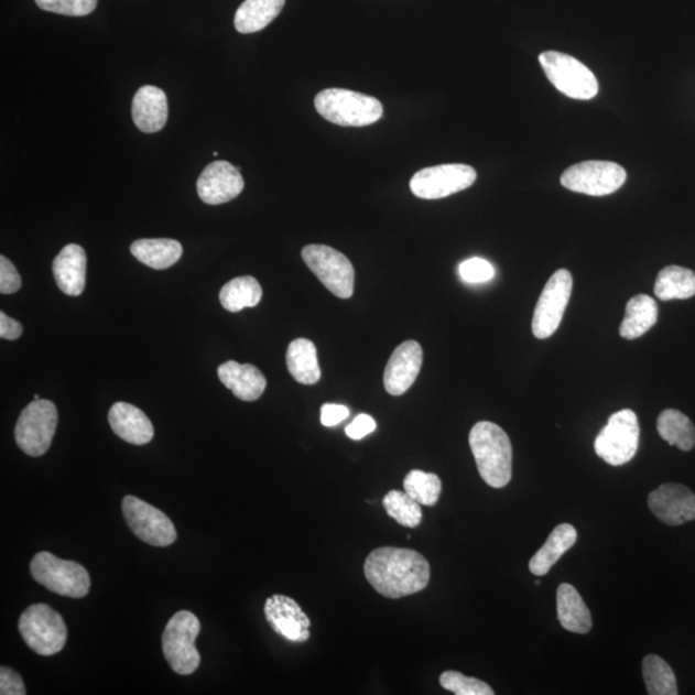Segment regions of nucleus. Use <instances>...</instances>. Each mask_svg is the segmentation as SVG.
<instances>
[{"instance_id":"obj_1","label":"nucleus","mask_w":695,"mask_h":695,"mask_svg":"<svg viewBox=\"0 0 695 695\" xmlns=\"http://www.w3.org/2000/svg\"><path fill=\"white\" fill-rule=\"evenodd\" d=\"M365 576L373 590L389 599L423 591L431 582V564L411 549L384 546L365 561Z\"/></svg>"},{"instance_id":"obj_2","label":"nucleus","mask_w":695,"mask_h":695,"mask_svg":"<svg viewBox=\"0 0 695 695\" xmlns=\"http://www.w3.org/2000/svg\"><path fill=\"white\" fill-rule=\"evenodd\" d=\"M480 478L493 488L507 487L513 475V447L509 435L499 425L479 422L469 434Z\"/></svg>"},{"instance_id":"obj_3","label":"nucleus","mask_w":695,"mask_h":695,"mask_svg":"<svg viewBox=\"0 0 695 695\" xmlns=\"http://www.w3.org/2000/svg\"><path fill=\"white\" fill-rule=\"evenodd\" d=\"M315 106L321 117L340 127L371 126L383 117L384 111L378 98L341 88L319 91Z\"/></svg>"},{"instance_id":"obj_4","label":"nucleus","mask_w":695,"mask_h":695,"mask_svg":"<svg viewBox=\"0 0 695 695\" xmlns=\"http://www.w3.org/2000/svg\"><path fill=\"white\" fill-rule=\"evenodd\" d=\"M35 582L59 597L82 599L90 590V577L79 563L59 560L48 552L37 553L30 564Z\"/></svg>"},{"instance_id":"obj_5","label":"nucleus","mask_w":695,"mask_h":695,"mask_svg":"<svg viewBox=\"0 0 695 695\" xmlns=\"http://www.w3.org/2000/svg\"><path fill=\"white\" fill-rule=\"evenodd\" d=\"M202 631L200 621L188 610L175 613L163 632V653L178 675H191L200 666L202 656L195 641Z\"/></svg>"},{"instance_id":"obj_6","label":"nucleus","mask_w":695,"mask_h":695,"mask_svg":"<svg viewBox=\"0 0 695 695\" xmlns=\"http://www.w3.org/2000/svg\"><path fill=\"white\" fill-rule=\"evenodd\" d=\"M19 631L26 645L43 656L63 651L67 641V628L63 616L47 605L26 608L19 621Z\"/></svg>"},{"instance_id":"obj_7","label":"nucleus","mask_w":695,"mask_h":695,"mask_svg":"<svg viewBox=\"0 0 695 695\" xmlns=\"http://www.w3.org/2000/svg\"><path fill=\"white\" fill-rule=\"evenodd\" d=\"M639 420L632 410L616 412L595 439V453L612 467H621L636 457L639 449Z\"/></svg>"},{"instance_id":"obj_8","label":"nucleus","mask_w":695,"mask_h":695,"mask_svg":"<svg viewBox=\"0 0 695 695\" xmlns=\"http://www.w3.org/2000/svg\"><path fill=\"white\" fill-rule=\"evenodd\" d=\"M539 59L550 83L563 95L587 101L599 94L597 76L575 57L547 51Z\"/></svg>"},{"instance_id":"obj_9","label":"nucleus","mask_w":695,"mask_h":695,"mask_svg":"<svg viewBox=\"0 0 695 695\" xmlns=\"http://www.w3.org/2000/svg\"><path fill=\"white\" fill-rule=\"evenodd\" d=\"M58 425L56 404L48 400H34L22 410L14 427L18 446L32 457L47 454Z\"/></svg>"},{"instance_id":"obj_10","label":"nucleus","mask_w":695,"mask_h":695,"mask_svg":"<svg viewBox=\"0 0 695 695\" xmlns=\"http://www.w3.org/2000/svg\"><path fill=\"white\" fill-rule=\"evenodd\" d=\"M302 258L308 269L335 296L349 300L354 295L355 269L340 251L326 246H308L302 250Z\"/></svg>"},{"instance_id":"obj_11","label":"nucleus","mask_w":695,"mask_h":695,"mask_svg":"<svg viewBox=\"0 0 695 695\" xmlns=\"http://www.w3.org/2000/svg\"><path fill=\"white\" fill-rule=\"evenodd\" d=\"M628 178L621 165L612 162H584L568 167L562 174V186L573 193L589 196L612 195Z\"/></svg>"},{"instance_id":"obj_12","label":"nucleus","mask_w":695,"mask_h":695,"mask_svg":"<svg viewBox=\"0 0 695 695\" xmlns=\"http://www.w3.org/2000/svg\"><path fill=\"white\" fill-rule=\"evenodd\" d=\"M477 172L465 164H445L419 171L410 182L412 194L424 200H438L475 185Z\"/></svg>"},{"instance_id":"obj_13","label":"nucleus","mask_w":695,"mask_h":695,"mask_svg":"<svg viewBox=\"0 0 695 695\" xmlns=\"http://www.w3.org/2000/svg\"><path fill=\"white\" fill-rule=\"evenodd\" d=\"M121 509L129 530L146 544L166 547L177 541L178 533L171 519L146 501L126 496Z\"/></svg>"},{"instance_id":"obj_14","label":"nucleus","mask_w":695,"mask_h":695,"mask_svg":"<svg viewBox=\"0 0 695 695\" xmlns=\"http://www.w3.org/2000/svg\"><path fill=\"white\" fill-rule=\"evenodd\" d=\"M572 287L573 279L567 270L556 271L547 281L533 313L532 333L537 339L550 338L561 326Z\"/></svg>"},{"instance_id":"obj_15","label":"nucleus","mask_w":695,"mask_h":695,"mask_svg":"<svg viewBox=\"0 0 695 695\" xmlns=\"http://www.w3.org/2000/svg\"><path fill=\"white\" fill-rule=\"evenodd\" d=\"M267 621L274 632L293 643H304L311 638V620L293 598L273 595L264 605Z\"/></svg>"},{"instance_id":"obj_16","label":"nucleus","mask_w":695,"mask_h":695,"mask_svg":"<svg viewBox=\"0 0 695 695\" xmlns=\"http://www.w3.org/2000/svg\"><path fill=\"white\" fill-rule=\"evenodd\" d=\"M648 507L667 525H682L695 519V495L683 485L666 484L656 488L649 495Z\"/></svg>"},{"instance_id":"obj_17","label":"nucleus","mask_w":695,"mask_h":695,"mask_svg":"<svg viewBox=\"0 0 695 695\" xmlns=\"http://www.w3.org/2000/svg\"><path fill=\"white\" fill-rule=\"evenodd\" d=\"M243 187H246V182L238 167L224 160L206 166L197 181L198 197L209 205L232 202L242 193Z\"/></svg>"},{"instance_id":"obj_18","label":"nucleus","mask_w":695,"mask_h":695,"mask_svg":"<svg viewBox=\"0 0 695 695\" xmlns=\"http://www.w3.org/2000/svg\"><path fill=\"white\" fill-rule=\"evenodd\" d=\"M423 365V348L415 340L397 347L384 372V387L392 395H402L415 383Z\"/></svg>"},{"instance_id":"obj_19","label":"nucleus","mask_w":695,"mask_h":695,"mask_svg":"<svg viewBox=\"0 0 695 695\" xmlns=\"http://www.w3.org/2000/svg\"><path fill=\"white\" fill-rule=\"evenodd\" d=\"M111 430L131 445H148L154 438V425L146 414L131 403L118 402L109 411Z\"/></svg>"},{"instance_id":"obj_20","label":"nucleus","mask_w":695,"mask_h":695,"mask_svg":"<svg viewBox=\"0 0 695 695\" xmlns=\"http://www.w3.org/2000/svg\"><path fill=\"white\" fill-rule=\"evenodd\" d=\"M53 274L61 292L68 296L82 295L87 280L86 250L76 243L66 246L53 261Z\"/></svg>"},{"instance_id":"obj_21","label":"nucleus","mask_w":695,"mask_h":695,"mask_svg":"<svg viewBox=\"0 0 695 695\" xmlns=\"http://www.w3.org/2000/svg\"><path fill=\"white\" fill-rule=\"evenodd\" d=\"M167 98L165 91L154 86L137 90L132 104L134 124L143 133L162 131L167 120Z\"/></svg>"},{"instance_id":"obj_22","label":"nucleus","mask_w":695,"mask_h":695,"mask_svg":"<svg viewBox=\"0 0 695 695\" xmlns=\"http://www.w3.org/2000/svg\"><path fill=\"white\" fill-rule=\"evenodd\" d=\"M218 378L239 400L254 402L267 388V380L253 365L227 361L219 366Z\"/></svg>"},{"instance_id":"obj_23","label":"nucleus","mask_w":695,"mask_h":695,"mask_svg":"<svg viewBox=\"0 0 695 695\" xmlns=\"http://www.w3.org/2000/svg\"><path fill=\"white\" fill-rule=\"evenodd\" d=\"M557 618L563 629L575 633H587L593 628V618L589 608L576 590L569 584H562L556 593Z\"/></svg>"},{"instance_id":"obj_24","label":"nucleus","mask_w":695,"mask_h":695,"mask_svg":"<svg viewBox=\"0 0 695 695\" xmlns=\"http://www.w3.org/2000/svg\"><path fill=\"white\" fill-rule=\"evenodd\" d=\"M577 531L575 526L563 523L550 533L547 541L530 562V571L534 576H546L557 561L576 544Z\"/></svg>"},{"instance_id":"obj_25","label":"nucleus","mask_w":695,"mask_h":695,"mask_svg":"<svg viewBox=\"0 0 695 695\" xmlns=\"http://www.w3.org/2000/svg\"><path fill=\"white\" fill-rule=\"evenodd\" d=\"M286 0H246L236 11L235 28L241 34L261 32L279 17Z\"/></svg>"},{"instance_id":"obj_26","label":"nucleus","mask_w":695,"mask_h":695,"mask_svg":"<svg viewBox=\"0 0 695 695\" xmlns=\"http://www.w3.org/2000/svg\"><path fill=\"white\" fill-rule=\"evenodd\" d=\"M659 321V305L653 297L641 294L631 297L626 305V315L620 327L623 339H638Z\"/></svg>"},{"instance_id":"obj_27","label":"nucleus","mask_w":695,"mask_h":695,"mask_svg":"<svg viewBox=\"0 0 695 695\" xmlns=\"http://www.w3.org/2000/svg\"><path fill=\"white\" fill-rule=\"evenodd\" d=\"M286 365L289 372L304 385L318 383L321 370L318 366L317 348L308 339H296L290 343L286 352Z\"/></svg>"},{"instance_id":"obj_28","label":"nucleus","mask_w":695,"mask_h":695,"mask_svg":"<svg viewBox=\"0 0 695 695\" xmlns=\"http://www.w3.org/2000/svg\"><path fill=\"white\" fill-rule=\"evenodd\" d=\"M131 253L150 269L166 270L180 261L183 248L172 239H142L132 243Z\"/></svg>"},{"instance_id":"obj_29","label":"nucleus","mask_w":695,"mask_h":695,"mask_svg":"<svg viewBox=\"0 0 695 695\" xmlns=\"http://www.w3.org/2000/svg\"><path fill=\"white\" fill-rule=\"evenodd\" d=\"M654 294L663 302L689 300L695 295V273L680 265H669L656 276Z\"/></svg>"},{"instance_id":"obj_30","label":"nucleus","mask_w":695,"mask_h":695,"mask_svg":"<svg viewBox=\"0 0 695 695\" xmlns=\"http://www.w3.org/2000/svg\"><path fill=\"white\" fill-rule=\"evenodd\" d=\"M656 431L663 441L684 453L695 446V426L683 412L674 409L664 410L656 420Z\"/></svg>"},{"instance_id":"obj_31","label":"nucleus","mask_w":695,"mask_h":695,"mask_svg":"<svg viewBox=\"0 0 695 695\" xmlns=\"http://www.w3.org/2000/svg\"><path fill=\"white\" fill-rule=\"evenodd\" d=\"M263 290L259 282L251 276H241L229 281L220 290L221 307L228 312H240L243 308L257 307L262 301Z\"/></svg>"},{"instance_id":"obj_32","label":"nucleus","mask_w":695,"mask_h":695,"mask_svg":"<svg viewBox=\"0 0 695 695\" xmlns=\"http://www.w3.org/2000/svg\"><path fill=\"white\" fill-rule=\"evenodd\" d=\"M643 676L648 694L676 695L678 693L674 671L659 655L645 656Z\"/></svg>"},{"instance_id":"obj_33","label":"nucleus","mask_w":695,"mask_h":695,"mask_svg":"<svg viewBox=\"0 0 695 695\" xmlns=\"http://www.w3.org/2000/svg\"><path fill=\"white\" fill-rule=\"evenodd\" d=\"M404 492L420 506L434 507L442 493V480L434 473L411 470L403 480Z\"/></svg>"},{"instance_id":"obj_34","label":"nucleus","mask_w":695,"mask_h":695,"mask_svg":"<svg viewBox=\"0 0 695 695\" xmlns=\"http://www.w3.org/2000/svg\"><path fill=\"white\" fill-rule=\"evenodd\" d=\"M383 507L387 514L403 526L416 529L423 521L422 506L406 492L397 490L388 492L383 499Z\"/></svg>"},{"instance_id":"obj_35","label":"nucleus","mask_w":695,"mask_h":695,"mask_svg":"<svg viewBox=\"0 0 695 695\" xmlns=\"http://www.w3.org/2000/svg\"><path fill=\"white\" fill-rule=\"evenodd\" d=\"M443 689L456 695H493L492 687L482 680L469 677L457 671H446L439 677Z\"/></svg>"},{"instance_id":"obj_36","label":"nucleus","mask_w":695,"mask_h":695,"mask_svg":"<svg viewBox=\"0 0 695 695\" xmlns=\"http://www.w3.org/2000/svg\"><path fill=\"white\" fill-rule=\"evenodd\" d=\"M40 9L64 17H88L96 10L98 0H35Z\"/></svg>"},{"instance_id":"obj_37","label":"nucleus","mask_w":695,"mask_h":695,"mask_svg":"<svg viewBox=\"0 0 695 695\" xmlns=\"http://www.w3.org/2000/svg\"><path fill=\"white\" fill-rule=\"evenodd\" d=\"M458 273L467 284H484L495 278V269L490 262L482 258H471L458 267Z\"/></svg>"},{"instance_id":"obj_38","label":"nucleus","mask_w":695,"mask_h":695,"mask_svg":"<svg viewBox=\"0 0 695 695\" xmlns=\"http://www.w3.org/2000/svg\"><path fill=\"white\" fill-rule=\"evenodd\" d=\"M21 287V278L17 267L4 256L0 257V293L10 295L18 293Z\"/></svg>"},{"instance_id":"obj_39","label":"nucleus","mask_w":695,"mask_h":695,"mask_svg":"<svg viewBox=\"0 0 695 695\" xmlns=\"http://www.w3.org/2000/svg\"><path fill=\"white\" fill-rule=\"evenodd\" d=\"M0 694L2 695H25L26 687L24 680L9 667L0 669Z\"/></svg>"},{"instance_id":"obj_40","label":"nucleus","mask_w":695,"mask_h":695,"mask_svg":"<svg viewBox=\"0 0 695 695\" xmlns=\"http://www.w3.org/2000/svg\"><path fill=\"white\" fill-rule=\"evenodd\" d=\"M376 430V420H373L370 415L361 414L346 427V434L350 439L360 441Z\"/></svg>"},{"instance_id":"obj_41","label":"nucleus","mask_w":695,"mask_h":695,"mask_svg":"<svg viewBox=\"0 0 695 695\" xmlns=\"http://www.w3.org/2000/svg\"><path fill=\"white\" fill-rule=\"evenodd\" d=\"M348 416L349 410L343 404L326 403L321 409V423L327 427L340 424Z\"/></svg>"},{"instance_id":"obj_42","label":"nucleus","mask_w":695,"mask_h":695,"mask_svg":"<svg viewBox=\"0 0 695 695\" xmlns=\"http://www.w3.org/2000/svg\"><path fill=\"white\" fill-rule=\"evenodd\" d=\"M24 332V327L17 319L7 316L4 312H0V338L7 340H18Z\"/></svg>"},{"instance_id":"obj_43","label":"nucleus","mask_w":695,"mask_h":695,"mask_svg":"<svg viewBox=\"0 0 695 695\" xmlns=\"http://www.w3.org/2000/svg\"><path fill=\"white\" fill-rule=\"evenodd\" d=\"M34 400H35V401H36V400H41V397H40V395H37V394H35V395H34Z\"/></svg>"}]
</instances>
